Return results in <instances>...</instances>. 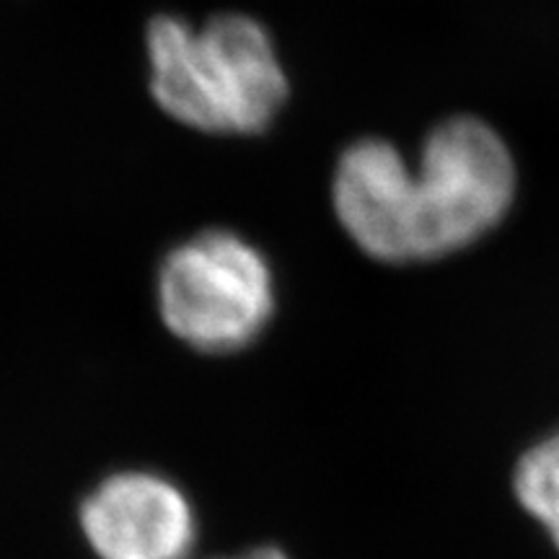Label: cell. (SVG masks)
<instances>
[{"instance_id": "6da1fadb", "label": "cell", "mask_w": 559, "mask_h": 559, "mask_svg": "<svg viewBox=\"0 0 559 559\" xmlns=\"http://www.w3.org/2000/svg\"><path fill=\"white\" fill-rule=\"evenodd\" d=\"M515 160L477 117H451L425 138L415 171L396 145L366 138L332 179L340 226L370 260L432 262L477 243L513 207Z\"/></svg>"}, {"instance_id": "7a4b0ae2", "label": "cell", "mask_w": 559, "mask_h": 559, "mask_svg": "<svg viewBox=\"0 0 559 559\" xmlns=\"http://www.w3.org/2000/svg\"><path fill=\"white\" fill-rule=\"evenodd\" d=\"M151 94L187 128L210 135H257L288 102V75L257 19L221 13L192 26L156 16L145 32Z\"/></svg>"}, {"instance_id": "3957f363", "label": "cell", "mask_w": 559, "mask_h": 559, "mask_svg": "<svg viewBox=\"0 0 559 559\" xmlns=\"http://www.w3.org/2000/svg\"><path fill=\"white\" fill-rule=\"evenodd\" d=\"M166 330L198 353L247 349L275 313L270 262L234 230H202L164 257L156 280Z\"/></svg>"}, {"instance_id": "277c9868", "label": "cell", "mask_w": 559, "mask_h": 559, "mask_svg": "<svg viewBox=\"0 0 559 559\" xmlns=\"http://www.w3.org/2000/svg\"><path fill=\"white\" fill-rule=\"evenodd\" d=\"M81 528L99 559H187L198 536L187 495L151 472L104 479L83 500Z\"/></svg>"}, {"instance_id": "5b68a950", "label": "cell", "mask_w": 559, "mask_h": 559, "mask_svg": "<svg viewBox=\"0 0 559 559\" xmlns=\"http://www.w3.org/2000/svg\"><path fill=\"white\" fill-rule=\"evenodd\" d=\"M515 495L521 506L547 526L559 549V432L521 459L515 469Z\"/></svg>"}, {"instance_id": "8992f818", "label": "cell", "mask_w": 559, "mask_h": 559, "mask_svg": "<svg viewBox=\"0 0 559 559\" xmlns=\"http://www.w3.org/2000/svg\"><path fill=\"white\" fill-rule=\"evenodd\" d=\"M218 559H288L283 555V551L275 549V547H257V549H247L241 551V555H234V557H218Z\"/></svg>"}]
</instances>
